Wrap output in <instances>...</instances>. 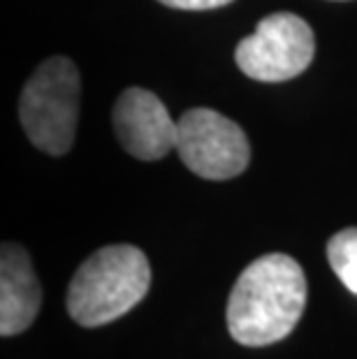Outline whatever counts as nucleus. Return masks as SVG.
I'll use <instances>...</instances> for the list:
<instances>
[{"label":"nucleus","instance_id":"1","mask_svg":"<svg viewBox=\"0 0 357 359\" xmlns=\"http://www.w3.org/2000/svg\"><path fill=\"white\" fill-rule=\"evenodd\" d=\"M307 276L295 257L269 253L253 259L227 299V332L248 348L283 341L307 309Z\"/></svg>","mask_w":357,"mask_h":359},{"label":"nucleus","instance_id":"2","mask_svg":"<svg viewBox=\"0 0 357 359\" xmlns=\"http://www.w3.org/2000/svg\"><path fill=\"white\" fill-rule=\"evenodd\" d=\"M151 266L147 255L130 243L95 250L67 287V313L81 327H100L126 316L147 297Z\"/></svg>","mask_w":357,"mask_h":359},{"label":"nucleus","instance_id":"3","mask_svg":"<svg viewBox=\"0 0 357 359\" xmlns=\"http://www.w3.org/2000/svg\"><path fill=\"white\" fill-rule=\"evenodd\" d=\"M81 79L77 65L65 56L44 60L21 93L19 116L26 137L49 156L67 154L77 135Z\"/></svg>","mask_w":357,"mask_h":359},{"label":"nucleus","instance_id":"4","mask_svg":"<svg viewBox=\"0 0 357 359\" xmlns=\"http://www.w3.org/2000/svg\"><path fill=\"white\" fill-rule=\"evenodd\" d=\"M314 53L316 37L307 21L292 12H276L237 44L234 60L246 77L274 83L299 77Z\"/></svg>","mask_w":357,"mask_h":359},{"label":"nucleus","instance_id":"5","mask_svg":"<svg viewBox=\"0 0 357 359\" xmlns=\"http://www.w3.org/2000/svg\"><path fill=\"white\" fill-rule=\"evenodd\" d=\"M177 154L197 177L227 181L248 167L250 144L234 121L207 107H195L179 118Z\"/></svg>","mask_w":357,"mask_h":359},{"label":"nucleus","instance_id":"6","mask_svg":"<svg viewBox=\"0 0 357 359\" xmlns=\"http://www.w3.org/2000/svg\"><path fill=\"white\" fill-rule=\"evenodd\" d=\"M114 133L128 154L137 160H161L177 149L179 123L167 107L147 88H126L114 104Z\"/></svg>","mask_w":357,"mask_h":359},{"label":"nucleus","instance_id":"7","mask_svg":"<svg viewBox=\"0 0 357 359\" xmlns=\"http://www.w3.org/2000/svg\"><path fill=\"white\" fill-rule=\"evenodd\" d=\"M42 306V287L28 253L17 243L0 250V334L17 336L35 323Z\"/></svg>","mask_w":357,"mask_h":359},{"label":"nucleus","instance_id":"8","mask_svg":"<svg viewBox=\"0 0 357 359\" xmlns=\"http://www.w3.org/2000/svg\"><path fill=\"white\" fill-rule=\"evenodd\" d=\"M328 259L337 278L357 294V227H346L328 241Z\"/></svg>","mask_w":357,"mask_h":359},{"label":"nucleus","instance_id":"9","mask_svg":"<svg viewBox=\"0 0 357 359\" xmlns=\"http://www.w3.org/2000/svg\"><path fill=\"white\" fill-rule=\"evenodd\" d=\"M167 7H174V10H214V7H223L232 0H158Z\"/></svg>","mask_w":357,"mask_h":359}]
</instances>
